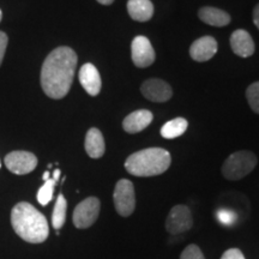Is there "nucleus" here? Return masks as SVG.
Segmentation results:
<instances>
[{
    "label": "nucleus",
    "instance_id": "f257e3e1",
    "mask_svg": "<svg viewBox=\"0 0 259 259\" xmlns=\"http://www.w3.org/2000/svg\"><path fill=\"white\" fill-rule=\"evenodd\" d=\"M76 52L72 48L58 47L48 54L41 69V87L48 97L63 99L70 92L77 67Z\"/></svg>",
    "mask_w": 259,
    "mask_h": 259
},
{
    "label": "nucleus",
    "instance_id": "f03ea898",
    "mask_svg": "<svg viewBox=\"0 0 259 259\" xmlns=\"http://www.w3.org/2000/svg\"><path fill=\"white\" fill-rule=\"evenodd\" d=\"M11 225L16 234L29 244H41L50 235L48 221L30 203L16 204L11 211Z\"/></svg>",
    "mask_w": 259,
    "mask_h": 259
},
{
    "label": "nucleus",
    "instance_id": "7ed1b4c3",
    "mask_svg": "<svg viewBox=\"0 0 259 259\" xmlns=\"http://www.w3.org/2000/svg\"><path fill=\"white\" fill-rule=\"evenodd\" d=\"M171 157L162 148H149L130 155L125 161V168L131 176L155 177L164 173L170 166Z\"/></svg>",
    "mask_w": 259,
    "mask_h": 259
},
{
    "label": "nucleus",
    "instance_id": "20e7f679",
    "mask_svg": "<svg viewBox=\"0 0 259 259\" xmlns=\"http://www.w3.org/2000/svg\"><path fill=\"white\" fill-rule=\"evenodd\" d=\"M257 164V157L253 153L240 150L232 154L222 166V174L228 180H240L250 174Z\"/></svg>",
    "mask_w": 259,
    "mask_h": 259
},
{
    "label": "nucleus",
    "instance_id": "39448f33",
    "mask_svg": "<svg viewBox=\"0 0 259 259\" xmlns=\"http://www.w3.org/2000/svg\"><path fill=\"white\" fill-rule=\"evenodd\" d=\"M113 200L116 212L122 218H128L132 215L136 208L135 186L127 179H121L116 183Z\"/></svg>",
    "mask_w": 259,
    "mask_h": 259
},
{
    "label": "nucleus",
    "instance_id": "423d86ee",
    "mask_svg": "<svg viewBox=\"0 0 259 259\" xmlns=\"http://www.w3.org/2000/svg\"><path fill=\"white\" fill-rule=\"evenodd\" d=\"M101 203L96 197H89L82 200L74 208L72 221L76 228L85 229L92 227L99 219Z\"/></svg>",
    "mask_w": 259,
    "mask_h": 259
},
{
    "label": "nucleus",
    "instance_id": "0eeeda50",
    "mask_svg": "<svg viewBox=\"0 0 259 259\" xmlns=\"http://www.w3.org/2000/svg\"><path fill=\"white\" fill-rule=\"evenodd\" d=\"M166 229L169 234L177 235L192 228L193 219L189 206L176 205L170 209L166 220Z\"/></svg>",
    "mask_w": 259,
    "mask_h": 259
},
{
    "label": "nucleus",
    "instance_id": "6e6552de",
    "mask_svg": "<svg viewBox=\"0 0 259 259\" xmlns=\"http://www.w3.org/2000/svg\"><path fill=\"white\" fill-rule=\"evenodd\" d=\"M5 166L17 176L31 173L37 166V157L29 151H12L5 157Z\"/></svg>",
    "mask_w": 259,
    "mask_h": 259
},
{
    "label": "nucleus",
    "instance_id": "1a4fd4ad",
    "mask_svg": "<svg viewBox=\"0 0 259 259\" xmlns=\"http://www.w3.org/2000/svg\"><path fill=\"white\" fill-rule=\"evenodd\" d=\"M132 61L137 67H148L155 61V51L149 38L145 36H137L134 38L131 45Z\"/></svg>",
    "mask_w": 259,
    "mask_h": 259
},
{
    "label": "nucleus",
    "instance_id": "9d476101",
    "mask_svg": "<svg viewBox=\"0 0 259 259\" xmlns=\"http://www.w3.org/2000/svg\"><path fill=\"white\" fill-rule=\"evenodd\" d=\"M141 92L145 99L153 102H166L173 95L170 85L162 79L151 78L142 84Z\"/></svg>",
    "mask_w": 259,
    "mask_h": 259
},
{
    "label": "nucleus",
    "instance_id": "9b49d317",
    "mask_svg": "<svg viewBox=\"0 0 259 259\" xmlns=\"http://www.w3.org/2000/svg\"><path fill=\"white\" fill-rule=\"evenodd\" d=\"M218 52V42L211 36H204L196 40L190 47V56L193 60L204 63L215 56Z\"/></svg>",
    "mask_w": 259,
    "mask_h": 259
},
{
    "label": "nucleus",
    "instance_id": "f8f14e48",
    "mask_svg": "<svg viewBox=\"0 0 259 259\" xmlns=\"http://www.w3.org/2000/svg\"><path fill=\"white\" fill-rule=\"evenodd\" d=\"M79 82L90 96L99 95L101 92V76L93 64H84L79 70Z\"/></svg>",
    "mask_w": 259,
    "mask_h": 259
},
{
    "label": "nucleus",
    "instance_id": "ddd939ff",
    "mask_svg": "<svg viewBox=\"0 0 259 259\" xmlns=\"http://www.w3.org/2000/svg\"><path fill=\"white\" fill-rule=\"evenodd\" d=\"M153 118L154 115L151 112L147 109H139L126 116L122 121V127L127 134H138L150 125Z\"/></svg>",
    "mask_w": 259,
    "mask_h": 259
},
{
    "label": "nucleus",
    "instance_id": "4468645a",
    "mask_svg": "<svg viewBox=\"0 0 259 259\" xmlns=\"http://www.w3.org/2000/svg\"><path fill=\"white\" fill-rule=\"evenodd\" d=\"M231 47L236 56L248 58L254 53V42L251 35L246 30L239 29L235 30L231 36Z\"/></svg>",
    "mask_w": 259,
    "mask_h": 259
},
{
    "label": "nucleus",
    "instance_id": "2eb2a0df",
    "mask_svg": "<svg viewBox=\"0 0 259 259\" xmlns=\"http://www.w3.org/2000/svg\"><path fill=\"white\" fill-rule=\"evenodd\" d=\"M84 147H85L87 154L92 158H100L103 156L106 151V144L105 138H103L101 131L99 128L93 127L87 132Z\"/></svg>",
    "mask_w": 259,
    "mask_h": 259
},
{
    "label": "nucleus",
    "instance_id": "dca6fc26",
    "mask_svg": "<svg viewBox=\"0 0 259 259\" xmlns=\"http://www.w3.org/2000/svg\"><path fill=\"white\" fill-rule=\"evenodd\" d=\"M127 11L135 21L147 22L153 17L154 5L150 0H128Z\"/></svg>",
    "mask_w": 259,
    "mask_h": 259
},
{
    "label": "nucleus",
    "instance_id": "f3484780",
    "mask_svg": "<svg viewBox=\"0 0 259 259\" xmlns=\"http://www.w3.org/2000/svg\"><path fill=\"white\" fill-rule=\"evenodd\" d=\"M198 16L200 21L209 25H212V27H225L231 22V16L227 14L226 11L211 8V6H205V8L200 9Z\"/></svg>",
    "mask_w": 259,
    "mask_h": 259
},
{
    "label": "nucleus",
    "instance_id": "a211bd4d",
    "mask_svg": "<svg viewBox=\"0 0 259 259\" xmlns=\"http://www.w3.org/2000/svg\"><path fill=\"white\" fill-rule=\"evenodd\" d=\"M187 130V120L184 118H176L162 126L161 136L166 139H174L185 134Z\"/></svg>",
    "mask_w": 259,
    "mask_h": 259
},
{
    "label": "nucleus",
    "instance_id": "6ab92c4d",
    "mask_svg": "<svg viewBox=\"0 0 259 259\" xmlns=\"http://www.w3.org/2000/svg\"><path fill=\"white\" fill-rule=\"evenodd\" d=\"M66 210H67V202L65 199L64 194H59L57 198L56 205H54L53 213H52V226L54 229L59 231L61 227L64 226L66 221Z\"/></svg>",
    "mask_w": 259,
    "mask_h": 259
},
{
    "label": "nucleus",
    "instance_id": "aec40b11",
    "mask_svg": "<svg viewBox=\"0 0 259 259\" xmlns=\"http://www.w3.org/2000/svg\"><path fill=\"white\" fill-rule=\"evenodd\" d=\"M57 180L53 179V178H50V179L45 181V184L40 187L37 192V202L41 204V205L46 206L48 203L53 199V193H54V187H56Z\"/></svg>",
    "mask_w": 259,
    "mask_h": 259
},
{
    "label": "nucleus",
    "instance_id": "412c9836",
    "mask_svg": "<svg viewBox=\"0 0 259 259\" xmlns=\"http://www.w3.org/2000/svg\"><path fill=\"white\" fill-rule=\"evenodd\" d=\"M246 99L252 111L259 114V82L252 83L246 90Z\"/></svg>",
    "mask_w": 259,
    "mask_h": 259
},
{
    "label": "nucleus",
    "instance_id": "4be33fe9",
    "mask_svg": "<svg viewBox=\"0 0 259 259\" xmlns=\"http://www.w3.org/2000/svg\"><path fill=\"white\" fill-rule=\"evenodd\" d=\"M216 219H218V221L221 223V225L231 227L234 225L238 216H236V213L234 211H232V210L229 209H220L216 211Z\"/></svg>",
    "mask_w": 259,
    "mask_h": 259
},
{
    "label": "nucleus",
    "instance_id": "5701e85b",
    "mask_svg": "<svg viewBox=\"0 0 259 259\" xmlns=\"http://www.w3.org/2000/svg\"><path fill=\"white\" fill-rule=\"evenodd\" d=\"M180 259H205L200 248L197 245H189L183 253L180 255Z\"/></svg>",
    "mask_w": 259,
    "mask_h": 259
},
{
    "label": "nucleus",
    "instance_id": "b1692460",
    "mask_svg": "<svg viewBox=\"0 0 259 259\" xmlns=\"http://www.w3.org/2000/svg\"><path fill=\"white\" fill-rule=\"evenodd\" d=\"M221 259H245V255L239 248H229L222 254Z\"/></svg>",
    "mask_w": 259,
    "mask_h": 259
},
{
    "label": "nucleus",
    "instance_id": "393cba45",
    "mask_svg": "<svg viewBox=\"0 0 259 259\" xmlns=\"http://www.w3.org/2000/svg\"><path fill=\"white\" fill-rule=\"evenodd\" d=\"M9 37L4 31H0V66H2L3 60H4V56L6 52V47H8Z\"/></svg>",
    "mask_w": 259,
    "mask_h": 259
},
{
    "label": "nucleus",
    "instance_id": "a878e982",
    "mask_svg": "<svg viewBox=\"0 0 259 259\" xmlns=\"http://www.w3.org/2000/svg\"><path fill=\"white\" fill-rule=\"evenodd\" d=\"M253 22H254L255 27L259 29V4L255 6L253 10Z\"/></svg>",
    "mask_w": 259,
    "mask_h": 259
},
{
    "label": "nucleus",
    "instance_id": "bb28decb",
    "mask_svg": "<svg viewBox=\"0 0 259 259\" xmlns=\"http://www.w3.org/2000/svg\"><path fill=\"white\" fill-rule=\"evenodd\" d=\"M96 2H99L102 5H111L114 0H96Z\"/></svg>",
    "mask_w": 259,
    "mask_h": 259
},
{
    "label": "nucleus",
    "instance_id": "cd10ccee",
    "mask_svg": "<svg viewBox=\"0 0 259 259\" xmlns=\"http://www.w3.org/2000/svg\"><path fill=\"white\" fill-rule=\"evenodd\" d=\"M42 178H44V180L45 181H46V180H48V179H50V171H45V173H44V177H42Z\"/></svg>",
    "mask_w": 259,
    "mask_h": 259
},
{
    "label": "nucleus",
    "instance_id": "c85d7f7f",
    "mask_svg": "<svg viewBox=\"0 0 259 259\" xmlns=\"http://www.w3.org/2000/svg\"><path fill=\"white\" fill-rule=\"evenodd\" d=\"M2 19H3V12L2 10H0V22H2Z\"/></svg>",
    "mask_w": 259,
    "mask_h": 259
},
{
    "label": "nucleus",
    "instance_id": "c756f323",
    "mask_svg": "<svg viewBox=\"0 0 259 259\" xmlns=\"http://www.w3.org/2000/svg\"><path fill=\"white\" fill-rule=\"evenodd\" d=\"M0 167H2V163H0Z\"/></svg>",
    "mask_w": 259,
    "mask_h": 259
}]
</instances>
